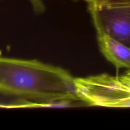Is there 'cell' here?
Here are the masks:
<instances>
[{
	"mask_svg": "<svg viewBox=\"0 0 130 130\" xmlns=\"http://www.w3.org/2000/svg\"><path fill=\"white\" fill-rule=\"evenodd\" d=\"M0 93L39 102L80 99L75 78L66 70L36 60L1 57Z\"/></svg>",
	"mask_w": 130,
	"mask_h": 130,
	"instance_id": "cell-1",
	"label": "cell"
},
{
	"mask_svg": "<svg viewBox=\"0 0 130 130\" xmlns=\"http://www.w3.org/2000/svg\"><path fill=\"white\" fill-rule=\"evenodd\" d=\"M96 30L130 48V6H88Z\"/></svg>",
	"mask_w": 130,
	"mask_h": 130,
	"instance_id": "cell-2",
	"label": "cell"
},
{
	"mask_svg": "<svg viewBox=\"0 0 130 130\" xmlns=\"http://www.w3.org/2000/svg\"><path fill=\"white\" fill-rule=\"evenodd\" d=\"M96 32L100 50L105 58L118 69H130V48L104 32L96 30Z\"/></svg>",
	"mask_w": 130,
	"mask_h": 130,
	"instance_id": "cell-3",
	"label": "cell"
},
{
	"mask_svg": "<svg viewBox=\"0 0 130 130\" xmlns=\"http://www.w3.org/2000/svg\"><path fill=\"white\" fill-rule=\"evenodd\" d=\"M114 76H115V79L117 82L130 92V70H128L126 72L123 74Z\"/></svg>",
	"mask_w": 130,
	"mask_h": 130,
	"instance_id": "cell-4",
	"label": "cell"
},
{
	"mask_svg": "<svg viewBox=\"0 0 130 130\" xmlns=\"http://www.w3.org/2000/svg\"><path fill=\"white\" fill-rule=\"evenodd\" d=\"M36 11H41L44 10V5L41 0H30Z\"/></svg>",
	"mask_w": 130,
	"mask_h": 130,
	"instance_id": "cell-5",
	"label": "cell"
},
{
	"mask_svg": "<svg viewBox=\"0 0 130 130\" xmlns=\"http://www.w3.org/2000/svg\"><path fill=\"white\" fill-rule=\"evenodd\" d=\"M86 1L88 5V6H100V5H104L108 1V0H84Z\"/></svg>",
	"mask_w": 130,
	"mask_h": 130,
	"instance_id": "cell-6",
	"label": "cell"
},
{
	"mask_svg": "<svg viewBox=\"0 0 130 130\" xmlns=\"http://www.w3.org/2000/svg\"><path fill=\"white\" fill-rule=\"evenodd\" d=\"M128 70H130V69H128Z\"/></svg>",
	"mask_w": 130,
	"mask_h": 130,
	"instance_id": "cell-7",
	"label": "cell"
}]
</instances>
